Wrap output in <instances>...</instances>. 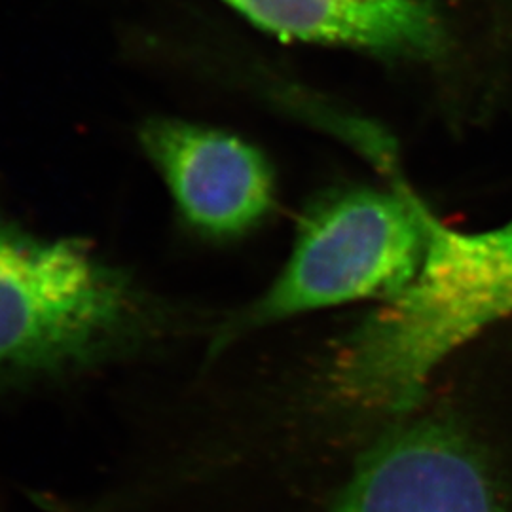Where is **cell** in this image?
I'll use <instances>...</instances> for the list:
<instances>
[{"mask_svg":"<svg viewBox=\"0 0 512 512\" xmlns=\"http://www.w3.org/2000/svg\"><path fill=\"white\" fill-rule=\"evenodd\" d=\"M511 315L512 222L469 234L431 215L418 275L340 338L291 406L359 448L420 403L461 349Z\"/></svg>","mask_w":512,"mask_h":512,"instance_id":"6da1fadb","label":"cell"},{"mask_svg":"<svg viewBox=\"0 0 512 512\" xmlns=\"http://www.w3.org/2000/svg\"><path fill=\"white\" fill-rule=\"evenodd\" d=\"M183 330V313L92 243L0 220V395L129 361Z\"/></svg>","mask_w":512,"mask_h":512,"instance_id":"7a4b0ae2","label":"cell"},{"mask_svg":"<svg viewBox=\"0 0 512 512\" xmlns=\"http://www.w3.org/2000/svg\"><path fill=\"white\" fill-rule=\"evenodd\" d=\"M330 512H512V391L437 380L359 448Z\"/></svg>","mask_w":512,"mask_h":512,"instance_id":"3957f363","label":"cell"},{"mask_svg":"<svg viewBox=\"0 0 512 512\" xmlns=\"http://www.w3.org/2000/svg\"><path fill=\"white\" fill-rule=\"evenodd\" d=\"M431 213L406 190L357 186L311 205L274 283L211 330L207 361L256 330L311 311L391 298L420 272Z\"/></svg>","mask_w":512,"mask_h":512,"instance_id":"277c9868","label":"cell"},{"mask_svg":"<svg viewBox=\"0 0 512 512\" xmlns=\"http://www.w3.org/2000/svg\"><path fill=\"white\" fill-rule=\"evenodd\" d=\"M139 145L179 217L202 238H241L274 209L272 167L258 148L234 133L154 116L141 124Z\"/></svg>","mask_w":512,"mask_h":512,"instance_id":"5b68a950","label":"cell"},{"mask_svg":"<svg viewBox=\"0 0 512 512\" xmlns=\"http://www.w3.org/2000/svg\"><path fill=\"white\" fill-rule=\"evenodd\" d=\"M285 42L329 44L391 57H435L446 31L429 0H220Z\"/></svg>","mask_w":512,"mask_h":512,"instance_id":"8992f818","label":"cell"}]
</instances>
